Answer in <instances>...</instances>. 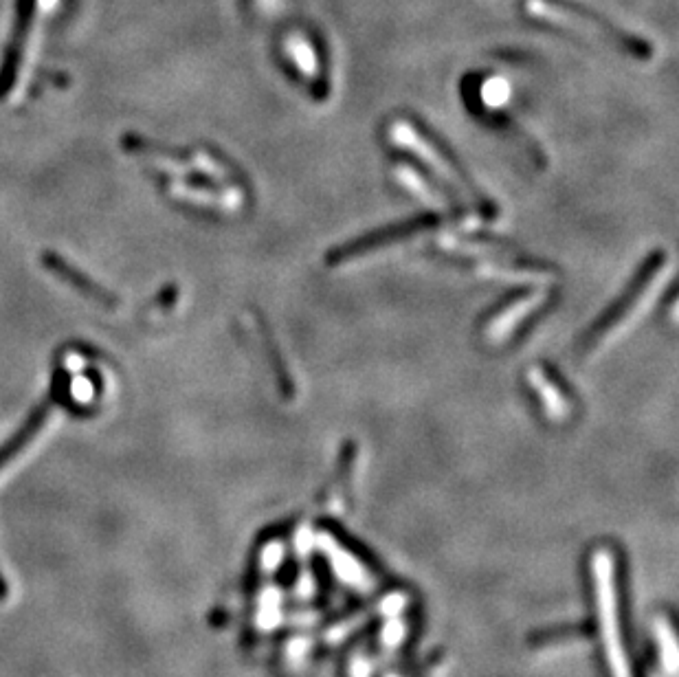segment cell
Returning a JSON list of instances; mask_svg holds the SVG:
<instances>
[{
  "label": "cell",
  "instance_id": "obj_5",
  "mask_svg": "<svg viewBox=\"0 0 679 677\" xmlns=\"http://www.w3.org/2000/svg\"><path fill=\"white\" fill-rule=\"evenodd\" d=\"M44 264H47L55 275H58V277H62V280L69 282L73 288H77V291L84 293L88 299H93V302L104 304V306H115V304H117L113 295L106 293L104 288L99 286V284H95V282L88 280V277H86L84 273H80L77 269H73V266H71L69 262H64V260L58 258V255H55V253H47V255H44Z\"/></svg>",
  "mask_w": 679,
  "mask_h": 677
},
{
  "label": "cell",
  "instance_id": "obj_8",
  "mask_svg": "<svg viewBox=\"0 0 679 677\" xmlns=\"http://www.w3.org/2000/svg\"><path fill=\"white\" fill-rule=\"evenodd\" d=\"M396 176L400 179V183H403L405 187H409V190L418 192L422 198H427V201H433V203H440L438 192L431 190V187L420 179V174L414 168H407V165H398Z\"/></svg>",
  "mask_w": 679,
  "mask_h": 677
},
{
  "label": "cell",
  "instance_id": "obj_2",
  "mask_svg": "<svg viewBox=\"0 0 679 677\" xmlns=\"http://www.w3.org/2000/svg\"><path fill=\"white\" fill-rule=\"evenodd\" d=\"M664 260H666L664 253L662 255L658 253L642 266L640 273L636 275V280H633V284L629 286V291L618 299V304L614 308L607 310L603 319H600L592 330H589V337H587L589 346L598 341H607L611 332H616L625 326V321H629L631 315L642 306V297H647L649 288L653 286L655 280H658L660 271L664 269Z\"/></svg>",
  "mask_w": 679,
  "mask_h": 677
},
{
  "label": "cell",
  "instance_id": "obj_3",
  "mask_svg": "<svg viewBox=\"0 0 679 677\" xmlns=\"http://www.w3.org/2000/svg\"><path fill=\"white\" fill-rule=\"evenodd\" d=\"M541 304V295H523L515 299L512 304H506L497 310V313L488 319V324L484 328V335L491 341H504L512 330H517V326L526 319L532 310H537Z\"/></svg>",
  "mask_w": 679,
  "mask_h": 677
},
{
  "label": "cell",
  "instance_id": "obj_4",
  "mask_svg": "<svg viewBox=\"0 0 679 677\" xmlns=\"http://www.w3.org/2000/svg\"><path fill=\"white\" fill-rule=\"evenodd\" d=\"M431 225H436V218H433V216L422 218V220H409V223L400 225V227L396 225L392 229H385L381 233H374V236L365 238V240L352 242L350 247H348V251L341 249L337 253H332L330 255V262L337 264V262H341L345 258H356V255L372 251L376 244H385V242H394V240H400V238H407V236H411V233H416L418 229H425V227H431Z\"/></svg>",
  "mask_w": 679,
  "mask_h": 677
},
{
  "label": "cell",
  "instance_id": "obj_7",
  "mask_svg": "<svg viewBox=\"0 0 679 677\" xmlns=\"http://www.w3.org/2000/svg\"><path fill=\"white\" fill-rule=\"evenodd\" d=\"M528 381L534 387V392L541 398L543 409L548 412L550 418H563L570 414V407H567L565 396L561 392L559 383H554L545 370L541 368H532L528 374Z\"/></svg>",
  "mask_w": 679,
  "mask_h": 677
},
{
  "label": "cell",
  "instance_id": "obj_1",
  "mask_svg": "<svg viewBox=\"0 0 679 677\" xmlns=\"http://www.w3.org/2000/svg\"><path fill=\"white\" fill-rule=\"evenodd\" d=\"M389 135H392V139L396 141V146L400 143V146L416 152L422 161L429 163L440 179L453 183L455 190L462 194H469L466 198L484 205V196L475 190L458 165L453 163V159L447 157V152H444L436 141H431L425 132H420L418 128L407 124V121H396L392 130H389Z\"/></svg>",
  "mask_w": 679,
  "mask_h": 677
},
{
  "label": "cell",
  "instance_id": "obj_6",
  "mask_svg": "<svg viewBox=\"0 0 679 677\" xmlns=\"http://www.w3.org/2000/svg\"><path fill=\"white\" fill-rule=\"evenodd\" d=\"M49 412H51L49 405H40L38 412L27 420L25 427H22L16 434V438L9 440V445L0 449V473H3L22 451L29 449L31 442L40 436V431L44 429V423H47V418H49Z\"/></svg>",
  "mask_w": 679,
  "mask_h": 677
}]
</instances>
